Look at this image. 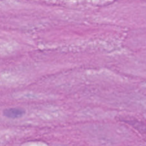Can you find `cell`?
Masks as SVG:
<instances>
[{"instance_id":"cell-1","label":"cell","mask_w":146,"mask_h":146,"mask_svg":"<svg viewBox=\"0 0 146 146\" xmlns=\"http://www.w3.org/2000/svg\"><path fill=\"white\" fill-rule=\"evenodd\" d=\"M24 113V111L19 108H10L4 111V114L5 116L11 118H16L21 117Z\"/></svg>"}]
</instances>
